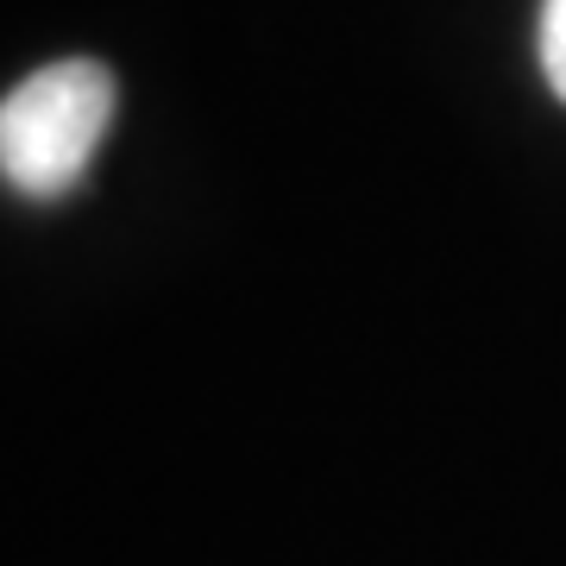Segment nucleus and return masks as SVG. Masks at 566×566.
<instances>
[{
	"label": "nucleus",
	"instance_id": "nucleus-2",
	"mask_svg": "<svg viewBox=\"0 0 566 566\" xmlns=\"http://www.w3.org/2000/svg\"><path fill=\"white\" fill-rule=\"evenodd\" d=\"M542 70H547V88L566 102V0L542 7Z\"/></svg>",
	"mask_w": 566,
	"mask_h": 566
},
{
	"label": "nucleus",
	"instance_id": "nucleus-1",
	"mask_svg": "<svg viewBox=\"0 0 566 566\" xmlns=\"http://www.w3.org/2000/svg\"><path fill=\"white\" fill-rule=\"evenodd\" d=\"M120 82L95 57H57L0 95V177L25 202H63L114 133Z\"/></svg>",
	"mask_w": 566,
	"mask_h": 566
}]
</instances>
